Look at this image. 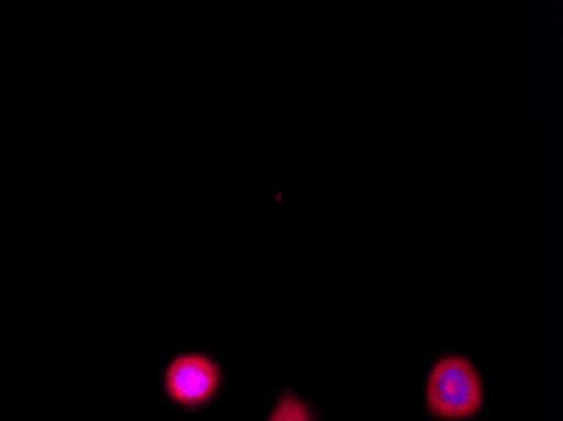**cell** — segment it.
<instances>
[{
  "label": "cell",
  "instance_id": "1",
  "mask_svg": "<svg viewBox=\"0 0 563 421\" xmlns=\"http://www.w3.org/2000/svg\"><path fill=\"white\" fill-rule=\"evenodd\" d=\"M426 395L427 408L433 417L464 420L483 407V381L467 357L444 356L430 372Z\"/></svg>",
  "mask_w": 563,
  "mask_h": 421
},
{
  "label": "cell",
  "instance_id": "2",
  "mask_svg": "<svg viewBox=\"0 0 563 421\" xmlns=\"http://www.w3.org/2000/svg\"><path fill=\"white\" fill-rule=\"evenodd\" d=\"M221 385V367L205 353L174 357L164 373L167 398L185 410H198L214 400Z\"/></svg>",
  "mask_w": 563,
  "mask_h": 421
},
{
  "label": "cell",
  "instance_id": "3",
  "mask_svg": "<svg viewBox=\"0 0 563 421\" xmlns=\"http://www.w3.org/2000/svg\"><path fill=\"white\" fill-rule=\"evenodd\" d=\"M267 421H314L311 410L294 392L286 391L272 410Z\"/></svg>",
  "mask_w": 563,
  "mask_h": 421
}]
</instances>
